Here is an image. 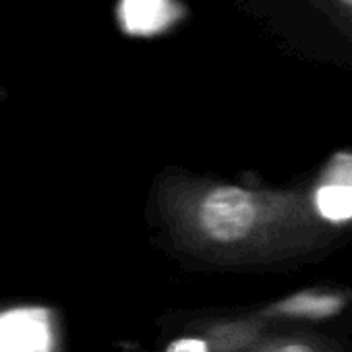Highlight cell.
Instances as JSON below:
<instances>
[{
  "label": "cell",
  "mask_w": 352,
  "mask_h": 352,
  "mask_svg": "<svg viewBox=\"0 0 352 352\" xmlns=\"http://www.w3.org/2000/svg\"><path fill=\"white\" fill-rule=\"evenodd\" d=\"M170 243L220 267H280L319 261L348 241L325 222L311 187H245L170 174L157 187Z\"/></svg>",
  "instance_id": "cell-1"
},
{
  "label": "cell",
  "mask_w": 352,
  "mask_h": 352,
  "mask_svg": "<svg viewBox=\"0 0 352 352\" xmlns=\"http://www.w3.org/2000/svg\"><path fill=\"white\" fill-rule=\"evenodd\" d=\"M52 313L23 307L0 313V352H54Z\"/></svg>",
  "instance_id": "cell-2"
},
{
  "label": "cell",
  "mask_w": 352,
  "mask_h": 352,
  "mask_svg": "<svg viewBox=\"0 0 352 352\" xmlns=\"http://www.w3.org/2000/svg\"><path fill=\"white\" fill-rule=\"evenodd\" d=\"M311 195L325 222L338 228L352 222V153L333 157V164L323 170L321 179L311 185Z\"/></svg>",
  "instance_id": "cell-3"
},
{
  "label": "cell",
  "mask_w": 352,
  "mask_h": 352,
  "mask_svg": "<svg viewBox=\"0 0 352 352\" xmlns=\"http://www.w3.org/2000/svg\"><path fill=\"white\" fill-rule=\"evenodd\" d=\"M243 352H348L336 338L311 331V329H290V331H267L257 342H253Z\"/></svg>",
  "instance_id": "cell-4"
},
{
  "label": "cell",
  "mask_w": 352,
  "mask_h": 352,
  "mask_svg": "<svg viewBox=\"0 0 352 352\" xmlns=\"http://www.w3.org/2000/svg\"><path fill=\"white\" fill-rule=\"evenodd\" d=\"M352 36V0H311Z\"/></svg>",
  "instance_id": "cell-5"
},
{
  "label": "cell",
  "mask_w": 352,
  "mask_h": 352,
  "mask_svg": "<svg viewBox=\"0 0 352 352\" xmlns=\"http://www.w3.org/2000/svg\"><path fill=\"white\" fill-rule=\"evenodd\" d=\"M164 352H214L206 333L199 331V333H193V336H183V338H176L172 340Z\"/></svg>",
  "instance_id": "cell-6"
}]
</instances>
